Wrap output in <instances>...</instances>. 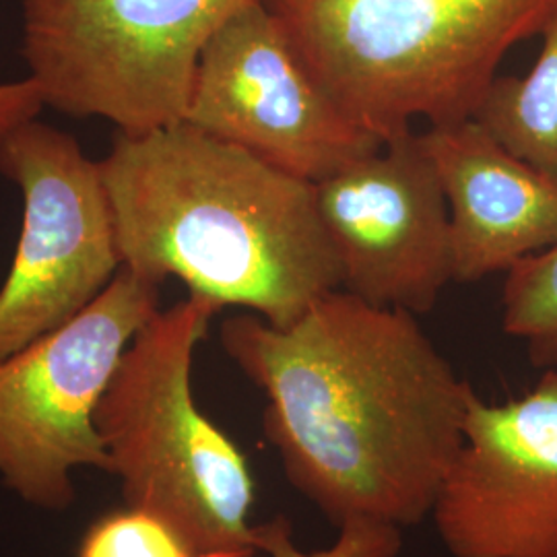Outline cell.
I'll list each match as a JSON object with an SVG mask.
<instances>
[{
    "instance_id": "6da1fadb",
    "label": "cell",
    "mask_w": 557,
    "mask_h": 557,
    "mask_svg": "<svg viewBox=\"0 0 557 557\" xmlns=\"http://www.w3.org/2000/svg\"><path fill=\"white\" fill-rule=\"evenodd\" d=\"M220 341L267 397L262 430L285 478L333 527L432 515L473 386L416 314L335 289L283 329L232 317Z\"/></svg>"
},
{
    "instance_id": "7a4b0ae2",
    "label": "cell",
    "mask_w": 557,
    "mask_h": 557,
    "mask_svg": "<svg viewBox=\"0 0 557 557\" xmlns=\"http://www.w3.org/2000/svg\"><path fill=\"white\" fill-rule=\"evenodd\" d=\"M100 161L124 269L278 329L341 289L312 182L186 120L116 133Z\"/></svg>"
},
{
    "instance_id": "3957f363",
    "label": "cell",
    "mask_w": 557,
    "mask_h": 557,
    "mask_svg": "<svg viewBox=\"0 0 557 557\" xmlns=\"http://www.w3.org/2000/svg\"><path fill=\"white\" fill-rule=\"evenodd\" d=\"M331 98L382 140L473 119L506 54L557 0H264Z\"/></svg>"
},
{
    "instance_id": "277c9868",
    "label": "cell",
    "mask_w": 557,
    "mask_h": 557,
    "mask_svg": "<svg viewBox=\"0 0 557 557\" xmlns=\"http://www.w3.org/2000/svg\"><path fill=\"white\" fill-rule=\"evenodd\" d=\"M220 308L186 296L149 320L96 409L126 508L168 524L195 557H257L248 457L193 393V366Z\"/></svg>"
},
{
    "instance_id": "5b68a950",
    "label": "cell",
    "mask_w": 557,
    "mask_h": 557,
    "mask_svg": "<svg viewBox=\"0 0 557 557\" xmlns=\"http://www.w3.org/2000/svg\"><path fill=\"white\" fill-rule=\"evenodd\" d=\"M262 0H21V57L44 108L145 135L186 116L202 50Z\"/></svg>"
},
{
    "instance_id": "8992f818",
    "label": "cell",
    "mask_w": 557,
    "mask_h": 557,
    "mask_svg": "<svg viewBox=\"0 0 557 557\" xmlns=\"http://www.w3.org/2000/svg\"><path fill=\"white\" fill-rule=\"evenodd\" d=\"M160 283L124 269L57 331L0 359V479L25 504L66 512L73 473H110L96 409L140 329L161 310Z\"/></svg>"
},
{
    "instance_id": "52a82bcc",
    "label": "cell",
    "mask_w": 557,
    "mask_h": 557,
    "mask_svg": "<svg viewBox=\"0 0 557 557\" xmlns=\"http://www.w3.org/2000/svg\"><path fill=\"white\" fill-rule=\"evenodd\" d=\"M0 176L20 188V239L0 285V359L57 331L122 271L101 161L71 133L27 120L0 140Z\"/></svg>"
},
{
    "instance_id": "ba28073f",
    "label": "cell",
    "mask_w": 557,
    "mask_h": 557,
    "mask_svg": "<svg viewBox=\"0 0 557 557\" xmlns=\"http://www.w3.org/2000/svg\"><path fill=\"white\" fill-rule=\"evenodd\" d=\"M184 120L312 184L384 143L331 98L264 0L207 44Z\"/></svg>"
},
{
    "instance_id": "9c48e42d",
    "label": "cell",
    "mask_w": 557,
    "mask_h": 557,
    "mask_svg": "<svg viewBox=\"0 0 557 557\" xmlns=\"http://www.w3.org/2000/svg\"><path fill=\"white\" fill-rule=\"evenodd\" d=\"M341 289L428 314L455 281L450 213L421 133L405 131L314 184Z\"/></svg>"
},
{
    "instance_id": "30bf717a",
    "label": "cell",
    "mask_w": 557,
    "mask_h": 557,
    "mask_svg": "<svg viewBox=\"0 0 557 557\" xmlns=\"http://www.w3.org/2000/svg\"><path fill=\"white\" fill-rule=\"evenodd\" d=\"M430 517L455 557H557V370L498 405L471 391Z\"/></svg>"
},
{
    "instance_id": "8fae6325",
    "label": "cell",
    "mask_w": 557,
    "mask_h": 557,
    "mask_svg": "<svg viewBox=\"0 0 557 557\" xmlns=\"http://www.w3.org/2000/svg\"><path fill=\"white\" fill-rule=\"evenodd\" d=\"M450 213L455 281L508 273L557 244V180L504 149L475 119L421 133Z\"/></svg>"
},
{
    "instance_id": "7c38bea8",
    "label": "cell",
    "mask_w": 557,
    "mask_h": 557,
    "mask_svg": "<svg viewBox=\"0 0 557 557\" xmlns=\"http://www.w3.org/2000/svg\"><path fill=\"white\" fill-rule=\"evenodd\" d=\"M539 38L535 66L492 81L473 119L515 158L557 180V9Z\"/></svg>"
},
{
    "instance_id": "4fadbf2b",
    "label": "cell",
    "mask_w": 557,
    "mask_h": 557,
    "mask_svg": "<svg viewBox=\"0 0 557 557\" xmlns=\"http://www.w3.org/2000/svg\"><path fill=\"white\" fill-rule=\"evenodd\" d=\"M502 326L539 370H557V244L515 264L504 281Z\"/></svg>"
},
{
    "instance_id": "5bb4252c",
    "label": "cell",
    "mask_w": 557,
    "mask_h": 557,
    "mask_svg": "<svg viewBox=\"0 0 557 557\" xmlns=\"http://www.w3.org/2000/svg\"><path fill=\"white\" fill-rule=\"evenodd\" d=\"M77 557H195L161 520L124 508L91 524Z\"/></svg>"
},
{
    "instance_id": "9a60e30c",
    "label": "cell",
    "mask_w": 557,
    "mask_h": 557,
    "mask_svg": "<svg viewBox=\"0 0 557 557\" xmlns=\"http://www.w3.org/2000/svg\"><path fill=\"white\" fill-rule=\"evenodd\" d=\"M403 529L379 522H351L338 529V539L326 549L304 552L294 541L289 518L278 515L257 524V545L269 557H398Z\"/></svg>"
},
{
    "instance_id": "2e32d148",
    "label": "cell",
    "mask_w": 557,
    "mask_h": 557,
    "mask_svg": "<svg viewBox=\"0 0 557 557\" xmlns=\"http://www.w3.org/2000/svg\"><path fill=\"white\" fill-rule=\"evenodd\" d=\"M41 110L40 89L29 77L0 81V140L23 122L38 119Z\"/></svg>"
}]
</instances>
